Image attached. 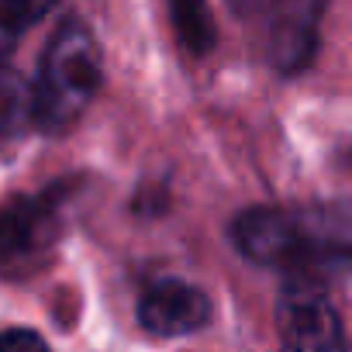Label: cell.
I'll return each mask as SVG.
<instances>
[{"label":"cell","instance_id":"obj_8","mask_svg":"<svg viewBox=\"0 0 352 352\" xmlns=\"http://www.w3.org/2000/svg\"><path fill=\"white\" fill-rule=\"evenodd\" d=\"M35 121V87H28L11 63L0 66V142Z\"/></svg>","mask_w":352,"mask_h":352},{"label":"cell","instance_id":"obj_1","mask_svg":"<svg viewBox=\"0 0 352 352\" xmlns=\"http://www.w3.org/2000/svg\"><path fill=\"white\" fill-rule=\"evenodd\" d=\"M338 225V218L297 214L283 208H252L239 214L232 235L239 252L252 263L307 273L311 266L331 259H352V235H345Z\"/></svg>","mask_w":352,"mask_h":352},{"label":"cell","instance_id":"obj_10","mask_svg":"<svg viewBox=\"0 0 352 352\" xmlns=\"http://www.w3.org/2000/svg\"><path fill=\"white\" fill-rule=\"evenodd\" d=\"M18 349L42 352L45 338L38 331H32V328H8V331H0V352H18Z\"/></svg>","mask_w":352,"mask_h":352},{"label":"cell","instance_id":"obj_5","mask_svg":"<svg viewBox=\"0 0 352 352\" xmlns=\"http://www.w3.org/2000/svg\"><path fill=\"white\" fill-rule=\"evenodd\" d=\"M138 321L145 331L162 338H180L201 331L211 321V300L201 287L184 280H159L138 300Z\"/></svg>","mask_w":352,"mask_h":352},{"label":"cell","instance_id":"obj_7","mask_svg":"<svg viewBox=\"0 0 352 352\" xmlns=\"http://www.w3.org/2000/svg\"><path fill=\"white\" fill-rule=\"evenodd\" d=\"M63 0H0V66L11 63L14 45L42 18H49Z\"/></svg>","mask_w":352,"mask_h":352},{"label":"cell","instance_id":"obj_9","mask_svg":"<svg viewBox=\"0 0 352 352\" xmlns=\"http://www.w3.org/2000/svg\"><path fill=\"white\" fill-rule=\"evenodd\" d=\"M173 8V21L180 28V38L190 52L204 56L214 42V28H211V14L204 0H169Z\"/></svg>","mask_w":352,"mask_h":352},{"label":"cell","instance_id":"obj_11","mask_svg":"<svg viewBox=\"0 0 352 352\" xmlns=\"http://www.w3.org/2000/svg\"><path fill=\"white\" fill-rule=\"evenodd\" d=\"M228 4L239 18H256V14H270L280 0H228Z\"/></svg>","mask_w":352,"mask_h":352},{"label":"cell","instance_id":"obj_2","mask_svg":"<svg viewBox=\"0 0 352 352\" xmlns=\"http://www.w3.org/2000/svg\"><path fill=\"white\" fill-rule=\"evenodd\" d=\"M104 80V59L94 32L80 18H66L38 66L35 87V124L49 135L73 128Z\"/></svg>","mask_w":352,"mask_h":352},{"label":"cell","instance_id":"obj_6","mask_svg":"<svg viewBox=\"0 0 352 352\" xmlns=\"http://www.w3.org/2000/svg\"><path fill=\"white\" fill-rule=\"evenodd\" d=\"M324 0H280L270 11L273 14V59L283 73L300 69L318 42V18Z\"/></svg>","mask_w":352,"mask_h":352},{"label":"cell","instance_id":"obj_3","mask_svg":"<svg viewBox=\"0 0 352 352\" xmlns=\"http://www.w3.org/2000/svg\"><path fill=\"white\" fill-rule=\"evenodd\" d=\"M69 201V184H52L38 194H11L0 201V276L25 280L45 270L66 232Z\"/></svg>","mask_w":352,"mask_h":352},{"label":"cell","instance_id":"obj_4","mask_svg":"<svg viewBox=\"0 0 352 352\" xmlns=\"http://www.w3.org/2000/svg\"><path fill=\"white\" fill-rule=\"evenodd\" d=\"M276 331L280 342L294 352H338L349 349L342 321L328 300V294L304 273H294V283L283 287L276 304Z\"/></svg>","mask_w":352,"mask_h":352}]
</instances>
